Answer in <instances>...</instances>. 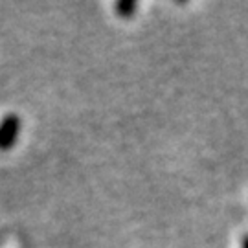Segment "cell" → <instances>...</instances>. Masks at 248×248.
Instances as JSON below:
<instances>
[{
  "mask_svg": "<svg viewBox=\"0 0 248 248\" xmlns=\"http://www.w3.org/2000/svg\"><path fill=\"white\" fill-rule=\"evenodd\" d=\"M136 6L138 4L133 2V0H122V2L116 4V11L122 18H131L134 15V11H136Z\"/></svg>",
  "mask_w": 248,
  "mask_h": 248,
  "instance_id": "7a4b0ae2",
  "label": "cell"
},
{
  "mask_svg": "<svg viewBox=\"0 0 248 248\" xmlns=\"http://www.w3.org/2000/svg\"><path fill=\"white\" fill-rule=\"evenodd\" d=\"M241 248H248V235L243 237V241H241Z\"/></svg>",
  "mask_w": 248,
  "mask_h": 248,
  "instance_id": "3957f363",
  "label": "cell"
},
{
  "mask_svg": "<svg viewBox=\"0 0 248 248\" xmlns=\"http://www.w3.org/2000/svg\"><path fill=\"white\" fill-rule=\"evenodd\" d=\"M20 133V118L17 114H8L0 122V151H9Z\"/></svg>",
  "mask_w": 248,
  "mask_h": 248,
  "instance_id": "6da1fadb",
  "label": "cell"
}]
</instances>
